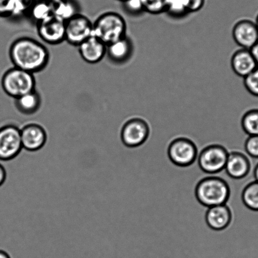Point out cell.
I'll use <instances>...</instances> for the list:
<instances>
[{"label": "cell", "instance_id": "6da1fadb", "mask_svg": "<svg viewBox=\"0 0 258 258\" xmlns=\"http://www.w3.org/2000/svg\"><path fill=\"white\" fill-rule=\"evenodd\" d=\"M9 56L14 67L33 74L46 68L49 59L46 47L29 37H22L14 41L10 47Z\"/></svg>", "mask_w": 258, "mask_h": 258}, {"label": "cell", "instance_id": "7a4b0ae2", "mask_svg": "<svg viewBox=\"0 0 258 258\" xmlns=\"http://www.w3.org/2000/svg\"><path fill=\"white\" fill-rule=\"evenodd\" d=\"M126 24L123 17L115 12L102 14L93 24L92 36L106 46L126 36Z\"/></svg>", "mask_w": 258, "mask_h": 258}, {"label": "cell", "instance_id": "3957f363", "mask_svg": "<svg viewBox=\"0 0 258 258\" xmlns=\"http://www.w3.org/2000/svg\"><path fill=\"white\" fill-rule=\"evenodd\" d=\"M2 87L5 94L16 99L34 91L36 80L32 73L14 67L5 72Z\"/></svg>", "mask_w": 258, "mask_h": 258}, {"label": "cell", "instance_id": "277c9868", "mask_svg": "<svg viewBox=\"0 0 258 258\" xmlns=\"http://www.w3.org/2000/svg\"><path fill=\"white\" fill-rule=\"evenodd\" d=\"M198 200L208 208L225 205L229 196V189L224 180L217 177H209L200 182L197 187Z\"/></svg>", "mask_w": 258, "mask_h": 258}, {"label": "cell", "instance_id": "5b68a950", "mask_svg": "<svg viewBox=\"0 0 258 258\" xmlns=\"http://www.w3.org/2000/svg\"><path fill=\"white\" fill-rule=\"evenodd\" d=\"M22 149L21 129L13 124L0 127V161L13 160Z\"/></svg>", "mask_w": 258, "mask_h": 258}, {"label": "cell", "instance_id": "8992f818", "mask_svg": "<svg viewBox=\"0 0 258 258\" xmlns=\"http://www.w3.org/2000/svg\"><path fill=\"white\" fill-rule=\"evenodd\" d=\"M150 125L142 117L127 120L121 127L120 140L127 147H137L146 141L149 136Z\"/></svg>", "mask_w": 258, "mask_h": 258}, {"label": "cell", "instance_id": "52a82bcc", "mask_svg": "<svg viewBox=\"0 0 258 258\" xmlns=\"http://www.w3.org/2000/svg\"><path fill=\"white\" fill-rule=\"evenodd\" d=\"M93 35V24L83 15L78 14L66 22L65 40L74 46L80 44Z\"/></svg>", "mask_w": 258, "mask_h": 258}, {"label": "cell", "instance_id": "ba28073f", "mask_svg": "<svg viewBox=\"0 0 258 258\" xmlns=\"http://www.w3.org/2000/svg\"><path fill=\"white\" fill-rule=\"evenodd\" d=\"M228 155L226 150L221 146L207 147L199 155L200 167L207 173H219L225 169Z\"/></svg>", "mask_w": 258, "mask_h": 258}, {"label": "cell", "instance_id": "9c48e42d", "mask_svg": "<svg viewBox=\"0 0 258 258\" xmlns=\"http://www.w3.org/2000/svg\"><path fill=\"white\" fill-rule=\"evenodd\" d=\"M37 32L42 41L49 44H58L65 40L66 22L54 16L37 23Z\"/></svg>", "mask_w": 258, "mask_h": 258}, {"label": "cell", "instance_id": "30bf717a", "mask_svg": "<svg viewBox=\"0 0 258 258\" xmlns=\"http://www.w3.org/2000/svg\"><path fill=\"white\" fill-rule=\"evenodd\" d=\"M197 155V150L194 143L184 138L175 140L169 148L170 160L179 166H187L192 164Z\"/></svg>", "mask_w": 258, "mask_h": 258}, {"label": "cell", "instance_id": "8fae6325", "mask_svg": "<svg viewBox=\"0 0 258 258\" xmlns=\"http://www.w3.org/2000/svg\"><path fill=\"white\" fill-rule=\"evenodd\" d=\"M232 37L235 43L242 49L250 50L258 41L256 25L249 19L240 20L233 27Z\"/></svg>", "mask_w": 258, "mask_h": 258}, {"label": "cell", "instance_id": "7c38bea8", "mask_svg": "<svg viewBox=\"0 0 258 258\" xmlns=\"http://www.w3.org/2000/svg\"><path fill=\"white\" fill-rule=\"evenodd\" d=\"M258 160L240 153H231L228 155L225 170L230 177L234 179H242L252 173L253 167Z\"/></svg>", "mask_w": 258, "mask_h": 258}, {"label": "cell", "instance_id": "4fadbf2b", "mask_svg": "<svg viewBox=\"0 0 258 258\" xmlns=\"http://www.w3.org/2000/svg\"><path fill=\"white\" fill-rule=\"evenodd\" d=\"M22 147L29 152L41 150L47 142V134L40 125L35 123L26 125L21 129Z\"/></svg>", "mask_w": 258, "mask_h": 258}, {"label": "cell", "instance_id": "5bb4252c", "mask_svg": "<svg viewBox=\"0 0 258 258\" xmlns=\"http://www.w3.org/2000/svg\"><path fill=\"white\" fill-rule=\"evenodd\" d=\"M79 47L82 59L91 64L101 61L107 52L106 45L93 36L82 42Z\"/></svg>", "mask_w": 258, "mask_h": 258}, {"label": "cell", "instance_id": "9a60e30c", "mask_svg": "<svg viewBox=\"0 0 258 258\" xmlns=\"http://www.w3.org/2000/svg\"><path fill=\"white\" fill-rule=\"evenodd\" d=\"M230 64L235 74L243 79L257 67L250 50L242 48L237 50L232 55Z\"/></svg>", "mask_w": 258, "mask_h": 258}, {"label": "cell", "instance_id": "2e32d148", "mask_svg": "<svg viewBox=\"0 0 258 258\" xmlns=\"http://www.w3.org/2000/svg\"><path fill=\"white\" fill-rule=\"evenodd\" d=\"M231 214L226 205H220L209 208L206 214L208 225L217 230L225 229L229 225Z\"/></svg>", "mask_w": 258, "mask_h": 258}, {"label": "cell", "instance_id": "e0dca14e", "mask_svg": "<svg viewBox=\"0 0 258 258\" xmlns=\"http://www.w3.org/2000/svg\"><path fill=\"white\" fill-rule=\"evenodd\" d=\"M133 52L131 40L126 36L107 46V53L112 61L122 63L126 61Z\"/></svg>", "mask_w": 258, "mask_h": 258}, {"label": "cell", "instance_id": "ac0fdd59", "mask_svg": "<svg viewBox=\"0 0 258 258\" xmlns=\"http://www.w3.org/2000/svg\"><path fill=\"white\" fill-rule=\"evenodd\" d=\"M52 14L66 22L78 14L76 4L72 0H51Z\"/></svg>", "mask_w": 258, "mask_h": 258}, {"label": "cell", "instance_id": "d6986e66", "mask_svg": "<svg viewBox=\"0 0 258 258\" xmlns=\"http://www.w3.org/2000/svg\"><path fill=\"white\" fill-rule=\"evenodd\" d=\"M17 108L22 113L33 114L39 108L41 97L36 91L25 94L16 99Z\"/></svg>", "mask_w": 258, "mask_h": 258}, {"label": "cell", "instance_id": "ffe728a7", "mask_svg": "<svg viewBox=\"0 0 258 258\" xmlns=\"http://www.w3.org/2000/svg\"><path fill=\"white\" fill-rule=\"evenodd\" d=\"M240 127L247 136H258V109H250L243 115Z\"/></svg>", "mask_w": 258, "mask_h": 258}, {"label": "cell", "instance_id": "44dd1931", "mask_svg": "<svg viewBox=\"0 0 258 258\" xmlns=\"http://www.w3.org/2000/svg\"><path fill=\"white\" fill-rule=\"evenodd\" d=\"M29 15L37 24L53 16L51 0H36Z\"/></svg>", "mask_w": 258, "mask_h": 258}, {"label": "cell", "instance_id": "7402d4cb", "mask_svg": "<svg viewBox=\"0 0 258 258\" xmlns=\"http://www.w3.org/2000/svg\"><path fill=\"white\" fill-rule=\"evenodd\" d=\"M242 199L248 209L258 213V182L253 181L245 187Z\"/></svg>", "mask_w": 258, "mask_h": 258}, {"label": "cell", "instance_id": "603a6c76", "mask_svg": "<svg viewBox=\"0 0 258 258\" xmlns=\"http://www.w3.org/2000/svg\"><path fill=\"white\" fill-rule=\"evenodd\" d=\"M165 12L175 17H182L189 13L186 0H167Z\"/></svg>", "mask_w": 258, "mask_h": 258}, {"label": "cell", "instance_id": "cb8c5ba5", "mask_svg": "<svg viewBox=\"0 0 258 258\" xmlns=\"http://www.w3.org/2000/svg\"><path fill=\"white\" fill-rule=\"evenodd\" d=\"M36 0H16L11 18H20L29 15Z\"/></svg>", "mask_w": 258, "mask_h": 258}, {"label": "cell", "instance_id": "d4e9b609", "mask_svg": "<svg viewBox=\"0 0 258 258\" xmlns=\"http://www.w3.org/2000/svg\"><path fill=\"white\" fill-rule=\"evenodd\" d=\"M141 2L145 12L158 14L165 12L167 0H141Z\"/></svg>", "mask_w": 258, "mask_h": 258}, {"label": "cell", "instance_id": "484cf974", "mask_svg": "<svg viewBox=\"0 0 258 258\" xmlns=\"http://www.w3.org/2000/svg\"><path fill=\"white\" fill-rule=\"evenodd\" d=\"M244 85L245 89L250 94L258 97V67L244 78Z\"/></svg>", "mask_w": 258, "mask_h": 258}, {"label": "cell", "instance_id": "4316f807", "mask_svg": "<svg viewBox=\"0 0 258 258\" xmlns=\"http://www.w3.org/2000/svg\"><path fill=\"white\" fill-rule=\"evenodd\" d=\"M245 150L250 159L258 160V136H248L245 142Z\"/></svg>", "mask_w": 258, "mask_h": 258}, {"label": "cell", "instance_id": "83f0119b", "mask_svg": "<svg viewBox=\"0 0 258 258\" xmlns=\"http://www.w3.org/2000/svg\"><path fill=\"white\" fill-rule=\"evenodd\" d=\"M122 3L124 11L132 16H137L145 12L141 0H124Z\"/></svg>", "mask_w": 258, "mask_h": 258}, {"label": "cell", "instance_id": "f1b7e54d", "mask_svg": "<svg viewBox=\"0 0 258 258\" xmlns=\"http://www.w3.org/2000/svg\"><path fill=\"white\" fill-rule=\"evenodd\" d=\"M16 0H0V18L11 17Z\"/></svg>", "mask_w": 258, "mask_h": 258}, {"label": "cell", "instance_id": "f546056e", "mask_svg": "<svg viewBox=\"0 0 258 258\" xmlns=\"http://www.w3.org/2000/svg\"><path fill=\"white\" fill-rule=\"evenodd\" d=\"M188 12H196L200 11L205 5V0H186Z\"/></svg>", "mask_w": 258, "mask_h": 258}, {"label": "cell", "instance_id": "4dcf8cb0", "mask_svg": "<svg viewBox=\"0 0 258 258\" xmlns=\"http://www.w3.org/2000/svg\"><path fill=\"white\" fill-rule=\"evenodd\" d=\"M7 177V172L4 165L0 162V187L3 186L6 182Z\"/></svg>", "mask_w": 258, "mask_h": 258}, {"label": "cell", "instance_id": "1f68e13d", "mask_svg": "<svg viewBox=\"0 0 258 258\" xmlns=\"http://www.w3.org/2000/svg\"><path fill=\"white\" fill-rule=\"evenodd\" d=\"M250 51L251 52L258 67V41L254 45V46L250 49Z\"/></svg>", "mask_w": 258, "mask_h": 258}, {"label": "cell", "instance_id": "d6a6232c", "mask_svg": "<svg viewBox=\"0 0 258 258\" xmlns=\"http://www.w3.org/2000/svg\"><path fill=\"white\" fill-rule=\"evenodd\" d=\"M252 174L254 181L258 182V161L255 163L254 167H253Z\"/></svg>", "mask_w": 258, "mask_h": 258}, {"label": "cell", "instance_id": "836d02e7", "mask_svg": "<svg viewBox=\"0 0 258 258\" xmlns=\"http://www.w3.org/2000/svg\"><path fill=\"white\" fill-rule=\"evenodd\" d=\"M0 258H11V257L6 250L0 249Z\"/></svg>", "mask_w": 258, "mask_h": 258}, {"label": "cell", "instance_id": "e575fe53", "mask_svg": "<svg viewBox=\"0 0 258 258\" xmlns=\"http://www.w3.org/2000/svg\"><path fill=\"white\" fill-rule=\"evenodd\" d=\"M254 22H255V25H256V26H257V29H258V14L256 17V19H255V21Z\"/></svg>", "mask_w": 258, "mask_h": 258}, {"label": "cell", "instance_id": "d590c367", "mask_svg": "<svg viewBox=\"0 0 258 258\" xmlns=\"http://www.w3.org/2000/svg\"><path fill=\"white\" fill-rule=\"evenodd\" d=\"M119 1H121V2H124V0H119Z\"/></svg>", "mask_w": 258, "mask_h": 258}]
</instances>
